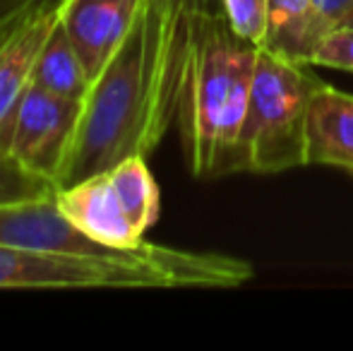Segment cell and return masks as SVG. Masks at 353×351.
<instances>
[{
  "label": "cell",
  "instance_id": "4fadbf2b",
  "mask_svg": "<svg viewBox=\"0 0 353 351\" xmlns=\"http://www.w3.org/2000/svg\"><path fill=\"white\" fill-rule=\"evenodd\" d=\"M147 157H128L121 164L108 169L111 183L125 207L128 217L132 219L135 229L144 236L159 219L161 210V195L147 166Z\"/></svg>",
  "mask_w": 353,
  "mask_h": 351
},
{
  "label": "cell",
  "instance_id": "30bf717a",
  "mask_svg": "<svg viewBox=\"0 0 353 351\" xmlns=\"http://www.w3.org/2000/svg\"><path fill=\"white\" fill-rule=\"evenodd\" d=\"M307 164L334 166L353 174V94L327 82L310 103Z\"/></svg>",
  "mask_w": 353,
  "mask_h": 351
},
{
  "label": "cell",
  "instance_id": "3957f363",
  "mask_svg": "<svg viewBox=\"0 0 353 351\" xmlns=\"http://www.w3.org/2000/svg\"><path fill=\"white\" fill-rule=\"evenodd\" d=\"M128 157H149L144 142L142 12L121 48L84 94L58 188L103 174Z\"/></svg>",
  "mask_w": 353,
  "mask_h": 351
},
{
  "label": "cell",
  "instance_id": "9a60e30c",
  "mask_svg": "<svg viewBox=\"0 0 353 351\" xmlns=\"http://www.w3.org/2000/svg\"><path fill=\"white\" fill-rule=\"evenodd\" d=\"M53 190H56L53 183L24 171L8 154H0V205L3 202L29 200V197H41Z\"/></svg>",
  "mask_w": 353,
  "mask_h": 351
},
{
  "label": "cell",
  "instance_id": "6da1fadb",
  "mask_svg": "<svg viewBox=\"0 0 353 351\" xmlns=\"http://www.w3.org/2000/svg\"><path fill=\"white\" fill-rule=\"evenodd\" d=\"M252 274L245 260L147 241L108 253H29L0 245V289H226Z\"/></svg>",
  "mask_w": 353,
  "mask_h": 351
},
{
  "label": "cell",
  "instance_id": "277c9868",
  "mask_svg": "<svg viewBox=\"0 0 353 351\" xmlns=\"http://www.w3.org/2000/svg\"><path fill=\"white\" fill-rule=\"evenodd\" d=\"M310 68L257 48L236 174H281L307 164V116L312 97L325 85Z\"/></svg>",
  "mask_w": 353,
  "mask_h": 351
},
{
  "label": "cell",
  "instance_id": "5bb4252c",
  "mask_svg": "<svg viewBox=\"0 0 353 351\" xmlns=\"http://www.w3.org/2000/svg\"><path fill=\"white\" fill-rule=\"evenodd\" d=\"M267 5L270 0H221L223 14L233 34L257 48L267 39Z\"/></svg>",
  "mask_w": 353,
  "mask_h": 351
},
{
  "label": "cell",
  "instance_id": "2e32d148",
  "mask_svg": "<svg viewBox=\"0 0 353 351\" xmlns=\"http://www.w3.org/2000/svg\"><path fill=\"white\" fill-rule=\"evenodd\" d=\"M312 66L353 72V27L341 24L332 29L312 56Z\"/></svg>",
  "mask_w": 353,
  "mask_h": 351
},
{
  "label": "cell",
  "instance_id": "5b68a950",
  "mask_svg": "<svg viewBox=\"0 0 353 351\" xmlns=\"http://www.w3.org/2000/svg\"><path fill=\"white\" fill-rule=\"evenodd\" d=\"M221 0H144V142L152 154L176 123L192 58Z\"/></svg>",
  "mask_w": 353,
  "mask_h": 351
},
{
  "label": "cell",
  "instance_id": "52a82bcc",
  "mask_svg": "<svg viewBox=\"0 0 353 351\" xmlns=\"http://www.w3.org/2000/svg\"><path fill=\"white\" fill-rule=\"evenodd\" d=\"M61 22V0H29L0 17V154H8L19 103L46 39Z\"/></svg>",
  "mask_w": 353,
  "mask_h": 351
},
{
  "label": "cell",
  "instance_id": "e0dca14e",
  "mask_svg": "<svg viewBox=\"0 0 353 351\" xmlns=\"http://www.w3.org/2000/svg\"><path fill=\"white\" fill-rule=\"evenodd\" d=\"M312 3L334 29L341 27L353 14V0H312Z\"/></svg>",
  "mask_w": 353,
  "mask_h": 351
},
{
  "label": "cell",
  "instance_id": "8992f818",
  "mask_svg": "<svg viewBox=\"0 0 353 351\" xmlns=\"http://www.w3.org/2000/svg\"><path fill=\"white\" fill-rule=\"evenodd\" d=\"M79 106V99L46 92L32 82L14 118L8 157L24 171L58 188L72 147Z\"/></svg>",
  "mask_w": 353,
  "mask_h": 351
},
{
  "label": "cell",
  "instance_id": "ba28073f",
  "mask_svg": "<svg viewBox=\"0 0 353 351\" xmlns=\"http://www.w3.org/2000/svg\"><path fill=\"white\" fill-rule=\"evenodd\" d=\"M144 0H61V24L84 63L99 77L142 12Z\"/></svg>",
  "mask_w": 353,
  "mask_h": 351
},
{
  "label": "cell",
  "instance_id": "9c48e42d",
  "mask_svg": "<svg viewBox=\"0 0 353 351\" xmlns=\"http://www.w3.org/2000/svg\"><path fill=\"white\" fill-rule=\"evenodd\" d=\"M56 202L77 229H82L99 243L111 248H132L144 241V236L128 217L108 171L74 185L58 188Z\"/></svg>",
  "mask_w": 353,
  "mask_h": 351
},
{
  "label": "cell",
  "instance_id": "7c38bea8",
  "mask_svg": "<svg viewBox=\"0 0 353 351\" xmlns=\"http://www.w3.org/2000/svg\"><path fill=\"white\" fill-rule=\"evenodd\" d=\"M34 85H39L46 92L61 94L68 99H79L82 101L84 94L89 89V75L84 70V63L79 53L74 51L70 37L65 34L63 24L58 22L51 37L46 39L41 53L34 66Z\"/></svg>",
  "mask_w": 353,
  "mask_h": 351
},
{
  "label": "cell",
  "instance_id": "ac0fdd59",
  "mask_svg": "<svg viewBox=\"0 0 353 351\" xmlns=\"http://www.w3.org/2000/svg\"><path fill=\"white\" fill-rule=\"evenodd\" d=\"M27 3H29V0H0V17L14 12V10H19L22 5H27Z\"/></svg>",
  "mask_w": 353,
  "mask_h": 351
},
{
  "label": "cell",
  "instance_id": "8fae6325",
  "mask_svg": "<svg viewBox=\"0 0 353 351\" xmlns=\"http://www.w3.org/2000/svg\"><path fill=\"white\" fill-rule=\"evenodd\" d=\"M267 17L270 22L262 48L303 66H312L315 51L334 29L312 0H270Z\"/></svg>",
  "mask_w": 353,
  "mask_h": 351
},
{
  "label": "cell",
  "instance_id": "7a4b0ae2",
  "mask_svg": "<svg viewBox=\"0 0 353 351\" xmlns=\"http://www.w3.org/2000/svg\"><path fill=\"white\" fill-rule=\"evenodd\" d=\"M257 46L228 27L223 12L210 22L192 58L176 126L195 178L236 174V150L245 123Z\"/></svg>",
  "mask_w": 353,
  "mask_h": 351
}]
</instances>
